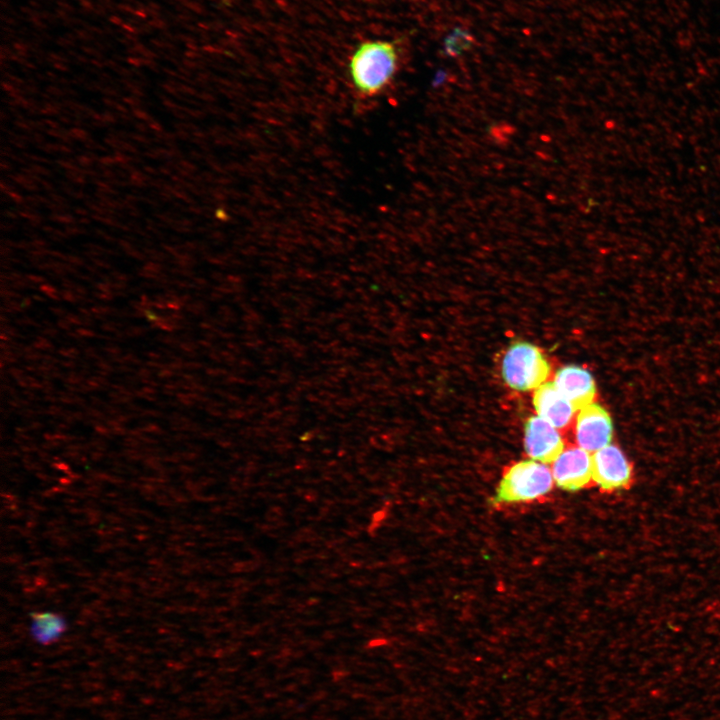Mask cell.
Returning a JSON list of instances; mask_svg holds the SVG:
<instances>
[{"label": "cell", "mask_w": 720, "mask_h": 720, "mask_svg": "<svg viewBox=\"0 0 720 720\" xmlns=\"http://www.w3.org/2000/svg\"><path fill=\"white\" fill-rule=\"evenodd\" d=\"M397 48L391 41L366 40L354 49L349 58L348 73L360 97H375L391 83L398 69Z\"/></svg>", "instance_id": "obj_1"}, {"label": "cell", "mask_w": 720, "mask_h": 720, "mask_svg": "<svg viewBox=\"0 0 720 720\" xmlns=\"http://www.w3.org/2000/svg\"><path fill=\"white\" fill-rule=\"evenodd\" d=\"M554 479L550 468L542 462L530 459L511 465L503 474L493 504L530 502L548 494Z\"/></svg>", "instance_id": "obj_2"}, {"label": "cell", "mask_w": 720, "mask_h": 720, "mask_svg": "<svg viewBox=\"0 0 720 720\" xmlns=\"http://www.w3.org/2000/svg\"><path fill=\"white\" fill-rule=\"evenodd\" d=\"M549 373V362L541 350L529 342L511 344L503 356L502 378L514 390L536 389L544 383Z\"/></svg>", "instance_id": "obj_3"}, {"label": "cell", "mask_w": 720, "mask_h": 720, "mask_svg": "<svg viewBox=\"0 0 720 720\" xmlns=\"http://www.w3.org/2000/svg\"><path fill=\"white\" fill-rule=\"evenodd\" d=\"M593 482L602 491L627 488L633 480V469L621 449L609 444L592 455Z\"/></svg>", "instance_id": "obj_4"}, {"label": "cell", "mask_w": 720, "mask_h": 720, "mask_svg": "<svg viewBox=\"0 0 720 720\" xmlns=\"http://www.w3.org/2000/svg\"><path fill=\"white\" fill-rule=\"evenodd\" d=\"M612 436L613 423L602 406L591 403L579 409L575 422L577 446L594 453L611 444Z\"/></svg>", "instance_id": "obj_5"}, {"label": "cell", "mask_w": 720, "mask_h": 720, "mask_svg": "<svg viewBox=\"0 0 720 720\" xmlns=\"http://www.w3.org/2000/svg\"><path fill=\"white\" fill-rule=\"evenodd\" d=\"M552 463L554 482L565 491L583 489L593 481L592 456L579 446L564 449Z\"/></svg>", "instance_id": "obj_6"}, {"label": "cell", "mask_w": 720, "mask_h": 720, "mask_svg": "<svg viewBox=\"0 0 720 720\" xmlns=\"http://www.w3.org/2000/svg\"><path fill=\"white\" fill-rule=\"evenodd\" d=\"M524 448L531 459L547 464L564 450V442L557 428L537 415L525 422Z\"/></svg>", "instance_id": "obj_7"}, {"label": "cell", "mask_w": 720, "mask_h": 720, "mask_svg": "<svg viewBox=\"0 0 720 720\" xmlns=\"http://www.w3.org/2000/svg\"><path fill=\"white\" fill-rule=\"evenodd\" d=\"M533 405L537 415L557 429L566 427L576 411L554 382L543 383L535 389Z\"/></svg>", "instance_id": "obj_8"}, {"label": "cell", "mask_w": 720, "mask_h": 720, "mask_svg": "<svg viewBox=\"0 0 720 720\" xmlns=\"http://www.w3.org/2000/svg\"><path fill=\"white\" fill-rule=\"evenodd\" d=\"M553 382L576 410L593 403L596 396V386L591 373L577 365L559 368Z\"/></svg>", "instance_id": "obj_9"}, {"label": "cell", "mask_w": 720, "mask_h": 720, "mask_svg": "<svg viewBox=\"0 0 720 720\" xmlns=\"http://www.w3.org/2000/svg\"><path fill=\"white\" fill-rule=\"evenodd\" d=\"M65 618L52 611L33 612L30 616L29 632L32 639L40 645H50L65 633Z\"/></svg>", "instance_id": "obj_10"}, {"label": "cell", "mask_w": 720, "mask_h": 720, "mask_svg": "<svg viewBox=\"0 0 720 720\" xmlns=\"http://www.w3.org/2000/svg\"><path fill=\"white\" fill-rule=\"evenodd\" d=\"M471 45V37L464 31L456 30L445 41V49L449 55H458Z\"/></svg>", "instance_id": "obj_11"}]
</instances>
